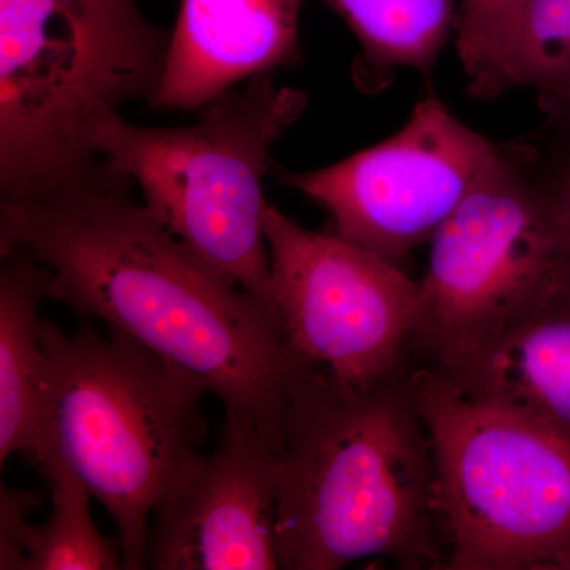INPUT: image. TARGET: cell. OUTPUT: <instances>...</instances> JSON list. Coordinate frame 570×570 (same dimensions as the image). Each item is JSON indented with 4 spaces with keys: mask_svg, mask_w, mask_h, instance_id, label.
I'll list each match as a JSON object with an SVG mask.
<instances>
[{
    "mask_svg": "<svg viewBox=\"0 0 570 570\" xmlns=\"http://www.w3.org/2000/svg\"><path fill=\"white\" fill-rule=\"evenodd\" d=\"M450 570H570V442L412 373Z\"/></svg>",
    "mask_w": 570,
    "mask_h": 570,
    "instance_id": "6",
    "label": "cell"
},
{
    "mask_svg": "<svg viewBox=\"0 0 570 570\" xmlns=\"http://www.w3.org/2000/svg\"><path fill=\"white\" fill-rule=\"evenodd\" d=\"M272 428L225 412L209 455L194 453L154 505L146 568L276 570Z\"/></svg>",
    "mask_w": 570,
    "mask_h": 570,
    "instance_id": "10",
    "label": "cell"
},
{
    "mask_svg": "<svg viewBox=\"0 0 570 570\" xmlns=\"http://www.w3.org/2000/svg\"><path fill=\"white\" fill-rule=\"evenodd\" d=\"M501 154V146L428 96L387 140L328 167H277L276 175L330 214L333 234L401 266L430 242Z\"/></svg>",
    "mask_w": 570,
    "mask_h": 570,
    "instance_id": "9",
    "label": "cell"
},
{
    "mask_svg": "<svg viewBox=\"0 0 570 570\" xmlns=\"http://www.w3.org/2000/svg\"><path fill=\"white\" fill-rule=\"evenodd\" d=\"M343 18L360 51L352 78L376 92L393 70L430 73L459 22L460 0H322Z\"/></svg>",
    "mask_w": 570,
    "mask_h": 570,
    "instance_id": "14",
    "label": "cell"
},
{
    "mask_svg": "<svg viewBox=\"0 0 570 570\" xmlns=\"http://www.w3.org/2000/svg\"><path fill=\"white\" fill-rule=\"evenodd\" d=\"M303 0H181L154 110H200L236 86L302 59Z\"/></svg>",
    "mask_w": 570,
    "mask_h": 570,
    "instance_id": "12",
    "label": "cell"
},
{
    "mask_svg": "<svg viewBox=\"0 0 570 570\" xmlns=\"http://www.w3.org/2000/svg\"><path fill=\"white\" fill-rule=\"evenodd\" d=\"M502 149L430 242L411 351L441 366L519 316L569 261L543 176Z\"/></svg>",
    "mask_w": 570,
    "mask_h": 570,
    "instance_id": "7",
    "label": "cell"
},
{
    "mask_svg": "<svg viewBox=\"0 0 570 570\" xmlns=\"http://www.w3.org/2000/svg\"><path fill=\"white\" fill-rule=\"evenodd\" d=\"M170 37L138 0H0L2 200L129 190L89 129L104 112L151 102Z\"/></svg>",
    "mask_w": 570,
    "mask_h": 570,
    "instance_id": "3",
    "label": "cell"
},
{
    "mask_svg": "<svg viewBox=\"0 0 570 570\" xmlns=\"http://www.w3.org/2000/svg\"><path fill=\"white\" fill-rule=\"evenodd\" d=\"M265 236L273 311L309 373L366 390L406 362L419 281L403 266L336 234L307 230L272 204Z\"/></svg>",
    "mask_w": 570,
    "mask_h": 570,
    "instance_id": "8",
    "label": "cell"
},
{
    "mask_svg": "<svg viewBox=\"0 0 570 570\" xmlns=\"http://www.w3.org/2000/svg\"><path fill=\"white\" fill-rule=\"evenodd\" d=\"M414 366L407 358L366 390L314 373L295 389L273 431L281 569L340 570L370 558L445 569Z\"/></svg>",
    "mask_w": 570,
    "mask_h": 570,
    "instance_id": "2",
    "label": "cell"
},
{
    "mask_svg": "<svg viewBox=\"0 0 570 570\" xmlns=\"http://www.w3.org/2000/svg\"><path fill=\"white\" fill-rule=\"evenodd\" d=\"M430 367L460 395L570 442V258L519 316Z\"/></svg>",
    "mask_w": 570,
    "mask_h": 570,
    "instance_id": "11",
    "label": "cell"
},
{
    "mask_svg": "<svg viewBox=\"0 0 570 570\" xmlns=\"http://www.w3.org/2000/svg\"><path fill=\"white\" fill-rule=\"evenodd\" d=\"M561 126L570 130V124H561ZM568 142L569 145L558 157L553 170L543 176V181L549 190L551 204H553L558 223H560L562 238H564L570 255V140Z\"/></svg>",
    "mask_w": 570,
    "mask_h": 570,
    "instance_id": "19",
    "label": "cell"
},
{
    "mask_svg": "<svg viewBox=\"0 0 570 570\" xmlns=\"http://www.w3.org/2000/svg\"><path fill=\"white\" fill-rule=\"evenodd\" d=\"M107 328L110 336L92 325L67 335L45 322L39 459L51 450L78 475L115 521L124 569L140 570L154 505L204 441L206 392Z\"/></svg>",
    "mask_w": 570,
    "mask_h": 570,
    "instance_id": "4",
    "label": "cell"
},
{
    "mask_svg": "<svg viewBox=\"0 0 570 570\" xmlns=\"http://www.w3.org/2000/svg\"><path fill=\"white\" fill-rule=\"evenodd\" d=\"M513 88L534 89L549 116L570 107V0L524 3L489 99Z\"/></svg>",
    "mask_w": 570,
    "mask_h": 570,
    "instance_id": "16",
    "label": "cell"
},
{
    "mask_svg": "<svg viewBox=\"0 0 570 570\" xmlns=\"http://www.w3.org/2000/svg\"><path fill=\"white\" fill-rule=\"evenodd\" d=\"M37 464L50 483L51 513L33 528L24 570L124 569L119 546L94 523L85 483L51 450Z\"/></svg>",
    "mask_w": 570,
    "mask_h": 570,
    "instance_id": "15",
    "label": "cell"
},
{
    "mask_svg": "<svg viewBox=\"0 0 570 570\" xmlns=\"http://www.w3.org/2000/svg\"><path fill=\"white\" fill-rule=\"evenodd\" d=\"M50 273L18 250L2 254L0 269V461L41 449V379L45 322L40 305Z\"/></svg>",
    "mask_w": 570,
    "mask_h": 570,
    "instance_id": "13",
    "label": "cell"
},
{
    "mask_svg": "<svg viewBox=\"0 0 570 570\" xmlns=\"http://www.w3.org/2000/svg\"><path fill=\"white\" fill-rule=\"evenodd\" d=\"M39 505V498L28 491L2 487L0 491V569L24 570L33 528L28 523L31 510Z\"/></svg>",
    "mask_w": 570,
    "mask_h": 570,
    "instance_id": "18",
    "label": "cell"
},
{
    "mask_svg": "<svg viewBox=\"0 0 570 570\" xmlns=\"http://www.w3.org/2000/svg\"><path fill=\"white\" fill-rule=\"evenodd\" d=\"M524 3L527 0H460L456 51L472 96L489 99Z\"/></svg>",
    "mask_w": 570,
    "mask_h": 570,
    "instance_id": "17",
    "label": "cell"
},
{
    "mask_svg": "<svg viewBox=\"0 0 570 570\" xmlns=\"http://www.w3.org/2000/svg\"><path fill=\"white\" fill-rule=\"evenodd\" d=\"M50 273L48 298L159 355L225 412L275 428L306 376L269 307L206 265L129 190L2 200L0 253Z\"/></svg>",
    "mask_w": 570,
    "mask_h": 570,
    "instance_id": "1",
    "label": "cell"
},
{
    "mask_svg": "<svg viewBox=\"0 0 570 570\" xmlns=\"http://www.w3.org/2000/svg\"><path fill=\"white\" fill-rule=\"evenodd\" d=\"M306 107L305 91L265 73L206 104L190 126L141 127L104 112L89 142L206 265L273 311L264 179Z\"/></svg>",
    "mask_w": 570,
    "mask_h": 570,
    "instance_id": "5",
    "label": "cell"
},
{
    "mask_svg": "<svg viewBox=\"0 0 570 570\" xmlns=\"http://www.w3.org/2000/svg\"><path fill=\"white\" fill-rule=\"evenodd\" d=\"M550 118L558 124H570V107L564 108V110L554 112V115H551Z\"/></svg>",
    "mask_w": 570,
    "mask_h": 570,
    "instance_id": "20",
    "label": "cell"
}]
</instances>
